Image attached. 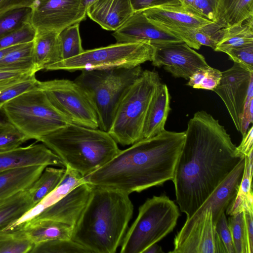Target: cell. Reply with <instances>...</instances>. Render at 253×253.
I'll return each mask as SVG.
<instances>
[{"mask_svg": "<svg viewBox=\"0 0 253 253\" xmlns=\"http://www.w3.org/2000/svg\"><path fill=\"white\" fill-rule=\"evenodd\" d=\"M33 246L20 229L0 231V253H30Z\"/></svg>", "mask_w": 253, "mask_h": 253, "instance_id": "33", "label": "cell"}, {"mask_svg": "<svg viewBox=\"0 0 253 253\" xmlns=\"http://www.w3.org/2000/svg\"><path fill=\"white\" fill-rule=\"evenodd\" d=\"M38 87L72 124L98 128L96 113L86 93L74 81L54 79L38 82Z\"/></svg>", "mask_w": 253, "mask_h": 253, "instance_id": "10", "label": "cell"}, {"mask_svg": "<svg viewBox=\"0 0 253 253\" xmlns=\"http://www.w3.org/2000/svg\"><path fill=\"white\" fill-rule=\"evenodd\" d=\"M31 8L16 9L0 16V38L30 23Z\"/></svg>", "mask_w": 253, "mask_h": 253, "instance_id": "38", "label": "cell"}, {"mask_svg": "<svg viewBox=\"0 0 253 253\" xmlns=\"http://www.w3.org/2000/svg\"><path fill=\"white\" fill-rule=\"evenodd\" d=\"M161 83L157 72L143 70L120 103L108 132L123 146L131 145L143 139L147 111Z\"/></svg>", "mask_w": 253, "mask_h": 253, "instance_id": "6", "label": "cell"}, {"mask_svg": "<svg viewBox=\"0 0 253 253\" xmlns=\"http://www.w3.org/2000/svg\"><path fill=\"white\" fill-rule=\"evenodd\" d=\"M112 35L117 42H146L153 45L182 41L168 30L150 21L142 11L134 12Z\"/></svg>", "mask_w": 253, "mask_h": 253, "instance_id": "15", "label": "cell"}, {"mask_svg": "<svg viewBox=\"0 0 253 253\" xmlns=\"http://www.w3.org/2000/svg\"><path fill=\"white\" fill-rule=\"evenodd\" d=\"M221 78L213 91L224 103L236 129L240 131L242 115L253 72L234 63L222 72Z\"/></svg>", "mask_w": 253, "mask_h": 253, "instance_id": "14", "label": "cell"}, {"mask_svg": "<svg viewBox=\"0 0 253 253\" xmlns=\"http://www.w3.org/2000/svg\"><path fill=\"white\" fill-rule=\"evenodd\" d=\"M39 165L65 168L59 157L42 143L0 152V172L19 167Z\"/></svg>", "mask_w": 253, "mask_h": 253, "instance_id": "17", "label": "cell"}, {"mask_svg": "<svg viewBox=\"0 0 253 253\" xmlns=\"http://www.w3.org/2000/svg\"><path fill=\"white\" fill-rule=\"evenodd\" d=\"M226 53L234 63L253 72V43L231 49Z\"/></svg>", "mask_w": 253, "mask_h": 253, "instance_id": "42", "label": "cell"}, {"mask_svg": "<svg viewBox=\"0 0 253 253\" xmlns=\"http://www.w3.org/2000/svg\"><path fill=\"white\" fill-rule=\"evenodd\" d=\"M10 124L2 111L0 110V126L6 125Z\"/></svg>", "mask_w": 253, "mask_h": 253, "instance_id": "52", "label": "cell"}, {"mask_svg": "<svg viewBox=\"0 0 253 253\" xmlns=\"http://www.w3.org/2000/svg\"><path fill=\"white\" fill-rule=\"evenodd\" d=\"M47 166L19 167L0 172V202L28 189Z\"/></svg>", "mask_w": 253, "mask_h": 253, "instance_id": "23", "label": "cell"}, {"mask_svg": "<svg viewBox=\"0 0 253 253\" xmlns=\"http://www.w3.org/2000/svg\"><path fill=\"white\" fill-rule=\"evenodd\" d=\"M134 12L130 0H96L86 9V15L102 28L116 31Z\"/></svg>", "mask_w": 253, "mask_h": 253, "instance_id": "19", "label": "cell"}, {"mask_svg": "<svg viewBox=\"0 0 253 253\" xmlns=\"http://www.w3.org/2000/svg\"><path fill=\"white\" fill-rule=\"evenodd\" d=\"M170 110L169 89L166 84L161 83L154 92L147 111L143 129V138L154 136L165 129Z\"/></svg>", "mask_w": 253, "mask_h": 253, "instance_id": "22", "label": "cell"}, {"mask_svg": "<svg viewBox=\"0 0 253 253\" xmlns=\"http://www.w3.org/2000/svg\"><path fill=\"white\" fill-rule=\"evenodd\" d=\"M35 74L30 75L0 89V110L6 102L22 93L38 87Z\"/></svg>", "mask_w": 253, "mask_h": 253, "instance_id": "39", "label": "cell"}, {"mask_svg": "<svg viewBox=\"0 0 253 253\" xmlns=\"http://www.w3.org/2000/svg\"><path fill=\"white\" fill-rule=\"evenodd\" d=\"M194 0H183L182 5L188 9L192 4Z\"/></svg>", "mask_w": 253, "mask_h": 253, "instance_id": "54", "label": "cell"}, {"mask_svg": "<svg viewBox=\"0 0 253 253\" xmlns=\"http://www.w3.org/2000/svg\"><path fill=\"white\" fill-rule=\"evenodd\" d=\"M30 253H91L79 243L70 239H54L34 245Z\"/></svg>", "mask_w": 253, "mask_h": 253, "instance_id": "35", "label": "cell"}, {"mask_svg": "<svg viewBox=\"0 0 253 253\" xmlns=\"http://www.w3.org/2000/svg\"><path fill=\"white\" fill-rule=\"evenodd\" d=\"M216 231L225 248L226 253H235L231 232L225 212L219 217L215 225Z\"/></svg>", "mask_w": 253, "mask_h": 253, "instance_id": "43", "label": "cell"}, {"mask_svg": "<svg viewBox=\"0 0 253 253\" xmlns=\"http://www.w3.org/2000/svg\"><path fill=\"white\" fill-rule=\"evenodd\" d=\"M245 164V156L191 216L194 217L203 212L211 211L212 220L216 224L220 215L225 212L236 195L243 177Z\"/></svg>", "mask_w": 253, "mask_h": 253, "instance_id": "18", "label": "cell"}, {"mask_svg": "<svg viewBox=\"0 0 253 253\" xmlns=\"http://www.w3.org/2000/svg\"><path fill=\"white\" fill-rule=\"evenodd\" d=\"M96 0H80L82 6L86 9L88 6Z\"/></svg>", "mask_w": 253, "mask_h": 253, "instance_id": "53", "label": "cell"}, {"mask_svg": "<svg viewBox=\"0 0 253 253\" xmlns=\"http://www.w3.org/2000/svg\"><path fill=\"white\" fill-rule=\"evenodd\" d=\"M37 0H0V16L22 8H32Z\"/></svg>", "mask_w": 253, "mask_h": 253, "instance_id": "46", "label": "cell"}, {"mask_svg": "<svg viewBox=\"0 0 253 253\" xmlns=\"http://www.w3.org/2000/svg\"><path fill=\"white\" fill-rule=\"evenodd\" d=\"M65 172V168L46 167L39 178L29 188L35 205L53 191L59 185Z\"/></svg>", "mask_w": 253, "mask_h": 253, "instance_id": "30", "label": "cell"}, {"mask_svg": "<svg viewBox=\"0 0 253 253\" xmlns=\"http://www.w3.org/2000/svg\"><path fill=\"white\" fill-rule=\"evenodd\" d=\"M73 227L61 222L42 219L30 221L16 229H20L35 245L54 239H71Z\"/></svg>", "mask_w": 253, "mask_h": 253, "instance_id": "25", "label": "cell"}, {"mask_svg": "<svg viewBox=\"0 0 253 253\" xmlns=\"http://www.w3.org/2000/svg\"><path fill=\"white\" fill-rule=\"evenodd\" d=\"M61 60L76 56L84 49L82 44L79 23L72 25L59 33Z\"/></svg>", "mask_w": 253, "mask_h": 253, "instance_id": "34", "label": "cell"}, {"mask_svg": "<svg viewBox=\"0 0 253 253\" xmlns=\"http://www.w3.org/2000/svg\"><path fill=\"white\" fill-rule=\"evenodd\" d=\"M216 3L217 0H194L188 9L214 22Z\"/></svg>", "mask_w": 253, "mask_h": 253, "instance_id": "44", "label": "cell"}, {"mask_svg": "<svg viewBox=\"0 0 253 253\" xmlns=\"http://www.w3.org/2000/svg\"><path fill=\"white\" fill-rule=\"evenodd\" d=\"M185 131L165 129L121 150L88 175L84 182L129 195L172 180L184 144Z\"/></svg>", "mask_w": 253, "mask_h": 253, "instance_id": "2", "label": "cell"}, {"mask_svg": "<svg viewBox=\"0 0 253 253\" xmlns=\"http://www.w3.org/2000/svg\"><path fill=\"white\" fill-rule=\"evenodd\" d=\"M253 43V17L241 24L222 28V36L215 51L226 53L230 49Z\"/></svg>", "mask_w": 253, "mask_h": 253, "instance_id": "29", "label": "cell"}, {"mask_svg": "<svg viewBox=\"0 0 253 253\" xmlns=\"http://www.w3.org/2000/svg\"><path fill=\"white\" fill-rule=\"evenodd\" d=\"M154 46L149 42H116L109 45L84 50L82 53L60 60L46 71L68 72L131 67L152 61Z\"/></svg>", "mask_w": 253, "mask_h": 253, "instance_id": "9", "label": "cell"}, {"mask_svg": "<svg viewBox=\"0 0 253 253\" xmlns=\"http://www.w3.org/2000/svg\"><path fill=\"white\" fill-rule=\"evenodd\" d=\"M142 11L150 21L165 27L195 28L213 22L193 12L182 4L155 6Z\"/></svg>", "mask_w": 253, "mask_h": 253, "instance_id": "20", "label": "cell"}, {"mask_svg": "<svg viewBox=\"0 0 253 253\" xmlns=\"http://www.w3.org/2000/svg\"><path fill=\"white\" fill-rule=\"evenodd\" d=\"M28 189L0 202V231L3 230L35 206Z\"/></svg>", "mask_w": 253, "mask_h": 253, "instance_id": "28", "label": "cell"}, {"mask_svg": "<svg viewBox=\"0 0 253 253\" xmlns=\"http://www.w3.org/2000/svg\"><path fill=\"white\" fill-rule=\"evenodd\" d=\"M253 127L251 126L248 130L246 134L243 137L242 140L238 147V151L245 156L248 154L252 149H253Z\"/></svg>", "mask_w": 253, "mask_h": 253, "instance_id": "48", "label": "cell"}, {"mask_svg": "<svg viewBox=\"0 0 253 253\" xmlns=\"http://www.w3.org/2000/svg\"><path fill=\"white\" fill-rule=\"evenodd\" d=\"M244 212L248 246L253 253V211Z\"/></svg>", "mask_w": 253, "mask_h": 253, "instance_id": "49", "label": "cell"}, {"mask_svg": "<svg viewBox=\"0 0 253 253\" xmlns=\"http://www.w3.org/2000/svg\"><path fill=\"white\" fill-rule=\"evenodd\" d=\"M183 0H130L134 12L165 5L182 4Z\"/></svg>", "mask_w": 253, "mask_h": 253, "instance_id": "45", "label": "cell"}, {"mask_svg": "<svg viewBox=\"0 0 253 253\" xmlns=\"http://www.w3.org/2000/svg\"><path fill=\"white\" fill-rule=\"evenodd\" d=\"M65 168L64 176L57 187L3 230L11 231L21 227L55 204L76 187L84 183L83 177L80 174L69 168Z\"/></svg>", "mask_w": 253, "mask_h": 253, "instance_id": "21", "label": "cell"}, {"mask_svg": "<svg viewBox=\"0 0 253 253\" xmlns=\"http://www.w3.org/2000/svg\"><path fill=\"white\" fill-rule=\"evenodd\" d=\"M152 64L164 67L175 78L189 80L198 70L208 65L204 56L183 41L154 44Z\"/></svg>", "mask_w": 253, "mask_h": 253, "instance_id": "13", "label": "cell"}, {"mask_svg": "<svg viewBox=\"0 0 253 253\" xmlns=\"http://www.w3.org/2000/svg\"><path fill=\"white\" fill-rule=\"evenodd\" d=\"M36 33L34 27L28 23L18 30L0 38V50L32 42Z\"/></svg>", "mask_w": 253, "mask_h": 253, "instance_id": "41", "label": "cell"}, {"mask_svg": "<svg viewBox=\"0 0 253 253\" xmlns=\"http://www.w3.org/2000/svg\"><path fill=\"white\" fill-rule=\"evenodd\" d=\"M92 186L71 239L91 253H115L127 230L133 204L126 193Z\"/></svg>", "mask_w": 253, "mask_h": 253, "instance_id": "3", "label": "cell"}, {"mask_svg": "<svg viewBox=\"0 0 253 253\" xmlns=\"http://www.w3.org/2000/svg\"><path fill=\"white\" fill-rule=\"evenodd\" d=\"M29 73H35L33 71H5L0 70V82L5 80L21 76Z\"/></svg>", "mask_w": 253, "mask_h": 253, "instance_id": "50", "label": "cell"}, {"mask_svg": "<svg viewBox=\"0 0 253 253\" xmlns=\"http://www.w3.org/2000/svg\"><path fill=\"white\" fill-rule=\"evenodd\" d=\"M38 141L56 154L65 168L83 177L102 167L120 151L108 132L74 124L43 136Z\"/></svg>", "mask_w": 253, "mask_h": 253, "instance_id": "4", "label": "cell"}, {"mask_svg": "<svg viewBox=\"0 0 253 253\" xmlns=\"http://www.w3.org/2000/svg\"><path fill=\"white\" fill-rule=\"evenodd\" d=\"M164 28L195 49L205 45L214 50L222 36V28L214 22L195 28Z\"/></svg>", "mask_w": 253, "mask_h": 253, "instance_id": "26", "label": "cell"}, {"mask_svg": "<svg viewBox=\"0 0 253 253\" xmlns=\"http://www.w3.org/2000/svg\"><path fill=\"white\" fill-rule=\"evenodd\" d=\"M33 41L22 44L10 51L0 59V70L5 71H33Z\"/></svg>", "mask_w": 253, "mask_h": 253, "instance_id": "31", "label": "cell"}, {"mask_svg": "<svg viewBox=\"0 0 253 253\" xmlns=\"http://www.w3.org/2000/svg\"><path fill=\"white\" fill-rule=\"evenodd\" d=\"M253 99L245 106L242 115V122L241 124L240 132L242 136H244L246 134L249 125L253 121Z\"/></svg>", "mask_w": 253, "mask_h": 253, "instance_id": "47", "label": "cell"}, {"mask_svg": "<svg viewBox=\"0 0 253 253\" xmlns=\"http://www.w3.org/2000/svg\"><path fill=\"white\" fill-rule=\"evenodd\" d=\"M1 110L10 123L28 140L38 141L41 137L72 124L38 87L6 102Z\"/></svg>", "mask_w": 253, "mask_h": 253, "instance_id": "8", "label": "cell"}, {"mask_svg": "<svg viewBox=\"0 0 253 253\" xmlns=\"http://www.w3.org/2000/svg\"><path fill=\"white\" fill-rule=\"evenodd\" d=\"M142 71L140 65L84 70L74 80L94 107L99 129L108 131L123 97Z\"/></svg>", "mask_w": 253, "mask_h": 253, "instance_id": "5", "label": "cell"}, {"mask_svg": "<svg viewBox=\"0 0 253 253\" xmlns=\"http://www.w3.org/2000/svg\"><path fill=\"white\" fill-rule=\"evenodd\" d=\"M222 73L209 65L196 71L189 78L187 84L195 89L212 90L219 84Z\"/></svg>", "mask_w": 253, "mask_h": 253, "instance_id": "37", "label": "cell"}, {"mask_svg": "<svg viewBox=\"0 0 253 253\" xmlns=\"http://www.w3.org/2000/svg\"><path fill=\"white\" fill-rule=\"evenodd\" d=\"M80 0H37L31 8L30 23L36 30L60 33L86 18Z\"/></svg>", "mask_w": 253, "mask_h": 253, "instance_id": "12", "label": "cell"}, {"mask_svg": "<svg viewBox=\"0 0 253 253\" xmlns=\"http://www.w3.org/2000/svg\"><path fill=\"white\" fill-rule=\"evenodd\" d=\"M92 188L86 182L79 185L32 220H52L74 227L87 204Z\"/></svg>", "mask_w": 253, "mask_h": 253, "instance_id": "16", "label": "cell"}, {"mask_svg": "<svg viewBox=\"0 0 253 253\" xmlns=\"http://www.w3.org/2000/svg\"><path fill=\"white\" fill-rule=\"evenodd\" d=\"M211 211L186 218L174 239L171 253H226Z\"/></svg>", "mask_w": 253, "mask_h": 253, "instance_id": "11", "label": "cell"}, {"mask_svg": "<svg viewBox=\"0 0 253 253\" xmlns=\"http://www.w3.org/2000/svg\"><path fill=\"white\" fill-rule=\"evenodd\" d=\"M163 253L161 246L154 244L147 248L143 253Z\"/></svg>", "mask_w": 253, "mask_h": 253, "instance_id": "51", "label": "cell"}, {"mask_svg": "<svg viewBox=\"0 0 253 253\" xmlns=\"http://www.w3.org/2000/svg\"><path fill=\"white\" fill-rule=\"evenodd\" d=\"M253 17V0H217L214 22L221 28Z\"/></svg>", "mask_w": 253, "mask_h": 253, "instance_id": "27", "label": "cell"}, {"mask_svg": "<svg viewBox=\"0 0 253 253\" xmlns=\"http://www.w3.org/2000/svg\"><path fill=\"white\" fill-rule=\"evenodd\" d=\"M227 221L235 253H251L248 243L244 212L230 215Z\"/></svg>", "mask_w": 253, "mask_h": 253, "instance_id": "36", "label": "cell"}, {"mask_svg": "<svg viewBox=\"0 0 253 253\" xmlns=\"http://www.w3.org/2000/svg\"><path fill=\"white\" fill-rule=\"evenodd\" d=\"M172 180L181 211L191 217L245 155L224 126L205 111L188 121Z\"/></svg>", "mask_w": 253, "mask_h": 253, "instance_id": "1", "label": "cell"}, {"mask_svg": "<svg viewBox=\"0 0 253 253\" xmlns=\"http://www.w3.org/2000/svg\"><path fill=\"white\" fill-rule=\"evenodd\" d=\"M27 140V137L12 124L0 126V152L20 147Z\"/></svg>", "mask_w": 253, "mask_h": 253, "instance_id": "40", "label": "cell"}, {"mask_svg": "<svg viewBox=\"0 0 253 253\" xmlns=\"http://www.w3.org/2000/svg\"><path fill=\"white\" fill-rule=\"evenodd\" d=\"M180 216L178 206L165 194L147 199L139 208L135 220L127 230L121 253H143L171 233Z\"/></svg>", "mask_w": 253, "mask_h": 253, "instance_id": "7", "label": "cell"}, {"mask_svg": "<svg viewBox=\"0 0 253 253\" xmlns=\"http://www.w3.org/2000/svg\"><path fill=\"white\" fill-rule=\"evenodd\" d=\"M252 177L244 168L243 177L236 196L226 210L225 213L232 215L239 212L253 210Z\"/></svg>", "mask_w": 253, "mask_h": 253, "instance_id": "32", "label": "cell"}, {"mask_svg": "<svg viewBox=\"0 0 253 253\" xmlns=\"http://www.w3.org/2000/svg\"><path fill=\"white\" fill-rule=\"evenodd\" d=\"M33 56L35 72L46 69L61 60L59 33L36 30L33 41Z\"/></svg>", "mask_w": 253, "mask_h": 253, "instance_id": "24", "label": "cell"}]
</instances>
